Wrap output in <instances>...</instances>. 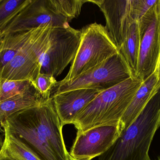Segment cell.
Masks as SVG:
<instances>
[{"instance_id":"cb8c5ba5","label":"cell","mask_w":160,"mask_h":160,"mask_svg":"<svg viewBox=\"0 0 160 160\" xmlns=\"http://www.w3.org/2000/svg\"><path fill=\"white\" fill-rule=\"evenodd\" d=\"M0 133H3V134L5 133L4 130L2 126V124L1 123H0Z\"/></svg>"},{"instance_id":"277c9868","label":"cell","mask_w":160,"mask_h":160,"mask_svg":"<svg viewBox=\"0 0 160 160\" xmlns=\"http://www.w3.org/2000/svg\"><path fill=\"white\" fill-rule=\"evenodd\" d=\"M81 32L78 49L71 63L69 72L62 81L73 80L118 54V49L105 26L94 23L82 28Z\"/></svg>"},{"instance_id":"6da1fadb","label":"cell","mask_w":160,"mask_h":160,"mask_svg":"<svg viewBox=\"0 0 160 160\" xmlns=\"http://www.w3.org/2000/svg\"><path fill=\"white\" fill-rule=\"evenodd\" d=\"M160 127V88L132 124L98 160H151L149 148Z\"/></svg>"},{"instance_id":"5b68a950","label":"cell","mask_w":160,"mask_h":160,"mask_svg":"<svg viewBox=\"0 0 160 160\" xmlns=\"http://www.w3.org/2000/svg\"><path fill=\"white\" fill-rule=\"evenodd\" d=\"M73 19L69 0H30L2 32L10 34L45 25L67 27Z\"/></svg>"},{"instance_id":"ffe728a7","label":"cell","mask_w":160,"mask_h":160,"mask_svg":"<svg viewBox=\"0 0 160 160\" xmlns=\"http://www.w3.org/2000/svg\"><path fill=\"white\" fill-rule=\"evenodd\" d=\"M0 160H18L16 158L13 157L11 155H9L6 151H5L2 148L0 151Z\"/></svg>"},{"instance_id":"9a60e30c","label":"cell","mask_w":160,"mask_h":160,"mask_svg":"<svg viewBox=\"0 0 160 160\" xmlns=\"http://www.w3.org/2000/svg\"><path fill=\"white\" fill-rule=\"evenodd\" d=\"M44 100L34 86L27 92L0 101V123L19 111L35 107Z\"/></svg>"},{"instance_id":"44dd1931","label":"cell","mask_w":160,"mask_h":160,"mask_svg":"<svg viewBox=\"0 0 160 160\" xmlns=\"http://www.w3.org/2000/svg\"><path fill=\"white\" fill-rule=\"evenodd\" d=\"M4 34L2 31H0V52L3 49L4 44Z\"/></svg>"},{"instance_id":"e0dca14e","label":"cell","mask_w":160,"mask_h":160,"mask_svg":"<svg viewBox=\"0 0 160 160\" xmlns=\"http://www.w3.org/2000/svg\"><path fill=\"white\" fill-rule=\"evenodd\" d=\"M30 0H0V31L13 19Z\"/></svg>"},{"instance_id":"484cf974","label":"cell","mask_w":160,"mask_h":160,"mask_svg":"<svg viewBox=\"0 0 160 160\" xmlns=\"http://www.w3.org/2000/svg\"><path fill=\"white\" fill-rule=\"evenodd\" d=\"M155 160H160V157H158V158Z\"/></svg>"},{"instance_id":"30bf717a","label":"cell","mask_w":160,"mask_h":160,"mask_svg":"<svg viewBox=\"0 0 160 160\" xmlns=\"http://www.w3.org/2000/svg\"><path fill=\"white\" fill-rule=\"evenodd\" d=\"M88 2L97 5L102 11L106 20L105 28L118 50L131 26L138 20L135 0H91Z\"/></svg>"},{"instance_id":"8992f818","label":"cell","mask_w":160,"mask_h":160,"mask_svg":"<svg viewBox=\"0 0 160 160\" xmlns=\"http://www.w3.org/2000/svg\"><path fill=\"white\" fill-rule=\"evenodd\" d=\"M130 78L132 77L128 70L118 54L73 80L58 82L53 95L79 89L103 91Z\"/></svg>"},{"instance_id":"7c38bea8","label":"cell","mask_w":160,"mask_h":160,"mask_svg":"<svg viewBox=\"0 0 160 160\" xmlns=\"http://www.w3.org/2000/svg\"><path fill=\"white\" fill-rule=\"evenodd\" d=\"M102 92L79 89L52 96L54 107L63 126L73 124L80 112Z\"/></svg>"},{"instance_id":"603a6c76","label":"cell","mask_w":160,"mask_h":160,"mask_svg":"<svg viewBox=\"0 0 160 160\" xmlns=\"http://www.w3.org/2000/svg\"><path fill=\"white\" fill-rule=\"evenodd\" d=\"M157 71H158V79L160 81V55L159 59L158 64V68H157Z\"/></svg>"},{"instance_id":"8fae6325","label":"cell","mask_w":160,"mask_h":160,"mask_svg":"<svg viewBox=\"0 0 160 160\" xmlns=\"http://www.w3.org/2000/svg\"><path fill=\"white\" fill-rule=\"evenodd\" d=\"M160 55V0H158L153 20L142 39L136 79L144 82L151 76L158 68Z\"/></svg>"},{"instance_id":"d4e9b609","label":"cell","mask_w":160,"mask_h":160,"mask_svg":"<svg viewBox=\"0 0 160 160\" xmlns=\"http://www.w3.org/2000/svg\"><path fill=\"white\" fill-rule=\"evenodd\" d=\"M69 160H75V159H74L73 158H72V157H69Z\"/></svg>"},{"instance_id":"d6986e66","label":"cell","mask_w":160,"mask_h":160,"mask_svg":"<svg viewBox=\"0 0 160 160\" xmlns=\"http://www.w3.org/2000/svg\"><path fill=\"white\" fill-rule=\"evenodd\" d=\"M57 84L58 82L53 76L46 73H40L33 85L42 97L47 100L52 97V93L54 91Z\"/></svg>"},{"instance_id":"ac0fdd59","label":"cell","mask_w":160,"mask_h":160,"mask_svg":"<svg viewBox=\"0 0 160 160\" xmlns=\"http://www.w3.org/2000/svg\"><path fill=\"white\" fill-rule=\"evenodd\" d=\"M34 85L29 80L0 79V101L27 92Z\"/></svg>"},{"instance_id":"3957f363","label":"cell","mask_w":160,"mask_h":160,"mask_svg":"<svg viewBox=\"0 0 160 160\" xmlns=\"http://www.w3.org/2000/svg\"><path fill=\"white\" fill-rule=\"evenodd\" d=\"M52 27L41 25L20 32L21 46L14 58L0 71V79L29 80L34 84L41 73L40 56L48 44Z\"/></svg>"},{"instance_id":"ba28073f","label":"cell","mask_w":160,"mask_h":160,"mask_svg":"<svg viewBox=\"0 0 160 160\" xmlns=\"http://www.w3.org/2000/svg\"><path fill=\"white\" fill-rule=\"evenodd\" d=\"M30 108L9 116L2 123V126L20 139L41 160H61L34 118Z\"/></svg>"},{"instance_id":"4fadbf2b","label":"cell","mask_w":160,"mask_h":160,"mask_svg":"<svg viewBox=\"0 0 160 160\" xmlns=\"http://www.w3.org/2000/svg\"><path fill=\"white\" fill-rule=\"evenodd\" d=\"M155 5L140 20H136L132 25L125 41L118 49V54L132 79H136L141 43L145 32L153 20Z\"/></svg>"},{"instance_id":"7402d4cb","label":"cell","mask_w":160,"mask_h":160,"mask_svg":"<svg viewBox=\"0 0 160 160\" xmlns=\"http://www.w3.org/2000/svg\"><path fill=\"white\" fill-rule=\"evenodd\" d=\"M4 142V134L0 133V151L2 150Z\"/></svg>"},{"instance_id":"2e32d148","label":"cell","mask_w":160,"mask_h":160,"mask_svg":"<svg viewBox=\"0 0 160 160\" xmlns=\"http://www.w3.org/2000/svg\"><path fill=\"white\" fill-rule=\"evenodd\" d=\"M4 130L2 149L18 160H42L28 146L15 135Z\"/></svg>"},{"instance_id":"52a82bcc","label":"cell","mask_w":160,"mask_h":160,"mask_svg":"<svg viewBox=\"0 0 160 160\" xmlns=\"http://www.w3.org/2000/svg\"><path fill=\"white\" fill-rule=\"evenodd\" d=\"M81 36V30L70 25L52 27L48 44L40 56L41 73L54 78L62 74L75 58Z\"/></svg>"},{"instance_id":"7a4b0ae2","label":"cell","mask_w":160,"mask_h":160,"mask_svg":"<svg viewBox=\"0 0 160 160\" xmlns=\"http://www.w3.org/2000/svg\"><path fill=\"white\" fill-rule=\"evenodd\" d=\"M143 82L130 78L101 92L78 114L73 125L78 132L120 124L123 115Z\"/></svg>"},{"instance_id":"5bb4252c","label":"cell","mask_w":160,"mask_h":160,"mask_svg":"<svg viewBox=\"0 0 160 160\" xmlns=\"http://www.w3.org/2000/svg\"><path fill=\"white\" fill-rule=\"evenodd\" d=\"M160 88V81L158 79L157 69L155 72L143 82L123 115L121 119L123 131L132 124Z\"/></svg>"},{"instance_id":"9c48e42d","label":"cell","mask_w":160,"mask_h":160,"mask_svg":"<svg viewBox=\"0 0 160 160\" xmlns=\"http://www.w3.org/2000/svg\"><path fill=\"white\" fill-rule=\"evenodd\" d=\"M123 131L117 125L96 127L77 132L69 155L76 160H92L104 154L112 145Z\"/></svg>"}]
</instances>
